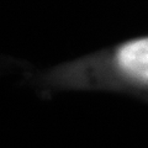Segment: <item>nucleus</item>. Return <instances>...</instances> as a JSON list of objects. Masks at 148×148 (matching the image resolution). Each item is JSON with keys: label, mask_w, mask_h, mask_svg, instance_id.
Masks as SVG:
<instances>
[{"label": "nucleus", "mask_w": 148, "mask_h": 148, "mask_svg": "<svg viewBox=\"0 0 148 148\" xmlns=\"http://www.w3.org/2000/svg\"><path fill=\"white\" fill-rule=\"evenodd\" d=\"M111 71L120 80L148 89V37L132 40L115 49Z\"/></svg>", "instance_id": "nucleus-1"}]
</instances>
